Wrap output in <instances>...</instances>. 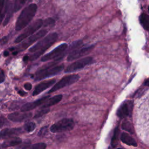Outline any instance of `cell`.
I'll return each mask as SVG.
<instances>
[{"label": "cell", "mask_w": 149, "mask_h": 149, "mask_svg": "<svg viewBox=\"0 0 149 149\" xmlns=\"http://www.w3.org/2000/svg\"><path fill=\"white\" fill-rule=\"evenodd\" d=\"M22 143V140L19 137H12L9 140L5 141L2 144V146L3 148L8 147H12L16 146Z\"/></svg>", "instance_id": "ffe728a7"}, {"label": "cell", "mask_w": 149, "mask_h": 149, "mask_svg": "<svg viewBox=\"0 0 149 149\" xmlns=\"http://www.w3.org/2000/svg\"><path fill=\"white\" fill-rule=\"evenodd\" d=\"M116 149H122V148H116Z\"/></svg>", "instance_id": "ab89813d"}, {"label": "cell", "mask_w": 149, "mask_h": 149, "mask_svg": "<svg viewBox=\"0 0 149 149\" xmlns=\"http://www.w3.org/2000/svg\"><path fill=\"white\" fill-rule=\"evenodd\" d=\"M31 116H32L31 112H15L9 114L8 118L11 121L16 122H20L30 119V118H31Z\"/></svg>", "instance_id": "4fadbf2b"}, {"label": "cell", "mask_w": 149, "mask_h": 149, "mask_svg": "<svg viewBox=\"0 0 149 149\" xmlns=\"http://www.w3.org/2000/svg\"><path fill=\"white\" fill-rule=\"evenodd\" d=\"M94 45L81 47L69 53L66 58V60L67 61H72L79 59L82 56L89 54L94 48Z\"/></svg>", "instance_id": "8fae6325"}, {"label": "cell", "mask_w": 149, "mask_h": 149, "mask_svg": "<svg viewBox=\"0 0 149 149\" xmlns=\"http://www.w3.org/2000/svg\"><path fill=\"white\" fill-rule=\"evenodd\" d=\"M62 94H58L52 97L51 98H49L48 100L45 102L44 104L41 106V108H50L51 107L59 103L62 99Z\"/></svg>", "instance_id": "2e32d148"}, {"label": "cell", "mask_w": 149, "mask_h": 149, "mask_svg": "<svg viewBox=\"0 0 149 149\" xmlns=\"http://www.w3.org/2000/svg\"><path fill=\"white\" fill-rule=\"evenodd\" d=\"M64 69V65L63 64L60 65H56L54 67L48 68L45 70L38 69L34 75V79L35 81H40L42 79L48 78L61 72Z\"/></svg>", "instance_id": "277c9868"}, {"label": "cell", "mask_w": 149, "mask_h": 149, "mask_svg": "<svg viewBox=\"0 0 149 149\" xmlns=\"http://www.w3.org/2000/svg\"><path fill=\"white\" fill-rule=\"evenodd\" d=\"M43 26V20L38 19L29 25L24 31L15 39V43H19L32 36Z\"/></svg>", "instance_id": "3957f363"}, {"label": "cell", "mask_w": 149, "mask_h": 149, "mask_svg": "<svg viewBox=\"0 0 149 149\" xmlns=\"http://www.w3.org/2000/svg\"><path fill=\"white\" fill-rule=\"evenodd\" d=\"M47 146L44 143H38L24 147L22 149H46Z\"/></svg>", "instance_id": "603a6c76"}, {"label": "cell", "mask_w": 149, "mask_h": 149, "mask_svg": "<svg viewBox=\"0 0 149 149\" xmlns=\"http://www.w3.org/2000/svg\"><path fill=\"white\" fill-rule=\"evenodd\" d=\"M29 56H27V55H25L24 57H23V61L24 62H26L29 60Z\"/></svg>", "instance_id": "d590c367"}, {"label": "cell", "mask_w": 149, "mask_h": 149, "mask_svg": "<svg viewBox=\"0 0 149 149\" xmlns=\"http://www.w3.org/2000/svg\"><path fill=\"white\" fill-rule=\"evenodd\" d=\"M13 4L12 3V1H7L5 3V8H6V16L5 19V20L3 22V26H6L9 21L10 20V17H12L13 12Z\"/></svg>", "instance_id": "e0dca14e"}, {"label": "cell", "mask_w": 149, "mask_h": 149, "mask_svg": "<svg viewBox=\"0 0 149 149\" xmlns=\"http://www.w3.org/2000/svg\"><path fill=\"white\" fill-rule=\"evenodd\" d=\"M7 42V39H6V37L4 38H2L0 40V44L2 45V44H4L5 43H6Z\"/></svg>", "instance_id": "836d02e7"}, {"label": "cell", "mask_w": 149, "mask_h": 149, "mask_svg": "<svg viewBox=\"0 0 149 149\" xmlns=\"http://www.w3.org/2000/svg\"><path fill=\"white\" fill-rule=\"evenodd\" d=\"M49 97H50V95H47V96L43 97L41 98H39L34 101L27 102L22 105L20 110L22 112H29L32 109H35L36 108L38 107L39 106H41V105L44 104Z\"/></svg>", "instance_id": "7c38bea8"}, {"label": "cell", "mask_w": 149, "mask_h": 149, "mask_svg": "<svg viewBox=\"0 0 149 149\" xmlns=\"http://www.w3.org/2000/svg\"><path fill=\"white\" fill-rule=\"evenodd\" d=\"M55 82H56L55 79H51L48 80H44L40 83L39 84L36 86L34 90L32 93V95L33 96H36L40 94L41 92L49 88L52 86H54Z\"/></svg>", "instance_id": "5bb4252c"}, {"label": "cell", "mask_w": 149, "mask_h": 149, "mask_svg": "<svg viewBox=\"0 0 149 149\" xmlns=\"http://www.w3.org/2000/svg\"><path fill=\"white\" fill-rule=\"evenodd\" d=\"M144 85L145 86H147V87L148 86V79H146V80L145 82L144 83Z\"/></svg>", "instance_id": "8d00e7d4"}, {"label": "cell", "mask_w": 149, "mask_h": 149, "mask_svg": "<svg viewBox=\"0 0 149 149\" xmlns=\"http://www.w3.org/2000/svg\"><path fill=\"white\" fill-rule=\"evenodd\" d=\"M55 20L52 18H48L46 19L45 20H43V26L46 27V26H52L55 24Z\"/></svg>", "instance_id": "83f0119b"}, {"label": "cell", "mask_w": 149, "mask_h": 149, "mask_svg": "<svg viewBox=\"0 0 149 149\" xmlns=\"http://www.w3.org/2000/svg\"><path fill=\"white\" fill-rule=\"evenodd\" d=\"M121 127L123 130L131 134H133L134 132V129L133 125L128 120H124L121 125Z\"/></svg>", "instance_id": "44dd1931"}, {"label": "cell", "mask_w": 149, "mask_h": 149, "mask_svg": "<svg viewBox=\"0 0 149 149\" xmlns=\"http://www.w3.org/2000/svg\"><path fill=\"white\" fill-rule=\"evenodd\" d=\"M5 73L3 70L0 69V84L5 80Z\"/></svg>", "instance_id": "1f68e13d"}, {"label": "cell", "mask_w": 149, "mask_h": 149, "mask_svg": "<svg viewBox=\"0 0 149 149\" xmlns=\"http://www.w3.org/2000/svg\"><path fill=\"white\" fill-rule=\"evenodd\" d=\"M133 108V101L126 100L123 101L119 107L116 111V115L120 119H124L130 116Z\"/></svg>", "instance_id": "30bf717a"}, {"label": "cell", "mask_w": 149, "mask_h": 149, "mask_svg": "<svg viewBox=\"0 0 149 149\" xmlns=\"http://www.w3.org/2000/svg\"><path fill=\"white\" fill-rule=\"evenodd\" d=\"M139 22L143 29L146 31H148L149 28L148 15L145 13H142L139 16Z\"/></svg>", "instance_id": "d6986e66"}, {"label": "cell", "mask_w": 149, "mask_h": 149, "mask_svg": "<svg viewBox=\"0 0 149 149\" xmlns=\"http://www.w3.org/2000/svg\"><path fill=\"white\" fill-rule=\"evenodd\" d=\"M26 1L24 0H16L14 2L13 8V12H16L18 11L22 6L23 5L26 3Z\"/></svg>", "instance_id": "484cf974"}, {"label": "cell", "mask_w": 149, "mask_h": 149, "mask_svg": "<svg viewBox=\"0 0 149 149\" xmlns=\"http://www.w3.org/2000/svg\"><path fill=\"white\" fill-rule=\"evenodd\" d=\"M80 79V76L77 74H69L63 77L58 82L55 84L50 90L48 92V94L52 93L54 91H58L65 87L71 85L76 81H77Z\"/></svg>", "instance_id": "8992f818"}, {"label": "cell", "mask_w": 149, "mask_h": 149, "mask_svg": "<svg viewBox=\"0 0 149 149\" xmlns=\"http://www.w3.org/2000/svg\"><path fill=\"white\" fill-rule=\"evenodd\" d=\"M36 123L33 122H27L24 126V130L27 132H29V133H30L33 131L34 130V129H36Z\"/></svg>", "instance_id": "4316f807"}, {"label": "cell", "mask_w": 149, "mask_h": 149, "mask_svg": "<svg viewBox=\"0 0 149 149\" xmlns=\"http://www.w3.org/2000/svg\"><path fill=\"white\" fill-rule=\"evenodd\" d=\"M0 149H3V147L2 146V144H0Z\"/></svg>", "instance_id": "f35d334b"}, {"label": "cell", "mask_w": 149, "mask_h": 149, "mask_svg": "<svg viewBox=\"0 0 149 149\" xmlns=\"http://www.w3.org/2000/svg\"><path fill=\"white\" fill-rule=\"evenodd\" d=\"M18 93H19V94L21 96H24V95H25L26 94V93L24 91H22V90H19V91H18Z\"/></svg>", "instance_id": "e575fe53"}, {"label": "cell", "mask_w": 149, "mask_h": 149, "mask_svg": "<svg viewBox=\"0 0 149 149\" xmlns=\"http://www.w3.org/2000/svg\"><path fill=\"white\" fill-rule=\"evenodd\" d=\"M5 1H0V24L2 23L6 13Z\"/></svg>", "instance_id": "d4e9b609"}, {"label": "cell", "mask_w": 149, "mask_h": 149, "mask_svg": "<svg viewBox=\"0 0 149 149\" xmlns=\"http://www.w3.org/2000/svg\"><path fill=\"white\" fill-rule=\"evenodd\" d=\"M50 111V108H40L38 111L36 112L34 116V118H38L42 116L43 115L48 113Z\"/></svg>", "instance_id": "cb8c5ba5"}, {"label": "cell", "mask_w": 149, "mask_h": 149, "mask_svg": "<svg viewBox=\"0 0 149 149\" xmlns=\"http://www.w3.org/2000/svg\"><path fill=\"white\" fill-rule=\"evenodd\" d=\"M47 33H48L47 30L42 29V30H40V31H37V33H34L32 36H30L29 37H28L27 38L24 40V41L17 47V51H16V52H18L19 51H23V50L26 49L30 45H31L32 44H33L37 40L44 37L47 34Z\"/></svg>", "instance_id": "ba28073f"}, {"label": "cell", "mask_w": 149, "mask_h": 149, "mask_svg": "<svg viewBox=\"0 0 149 149\" xmlns=\"http://www.w3.org/2000/svg\"><path fill=\"white\" fill-rule=\"evenodd\" d=\"M24 88L26 90H31L32 88V85L31 83H26L24 84Z\"/></svg>", "instance_id": "d6a6232c"}, {"label": "cell", "mask_w": 149, "mask_h": 149, "mask_svg": "<svg viewBox=\"0 0 149 149\" xmlns=\"http://www.w3.org/2000/svg\"><path fill=\"white\" fill-rule=\"evenodd\" d=\"M22 132L21 128H6L0 132V139L11 138L13 136L19 134Z\"/></svg>", "instance_id": "9a60e30c"}, {"label": "cell", "mask_w": 149, "mask_h": 149, "mask_svg": "<svg viewBox=\"0 0 149 149\" xmlns=\"http://www.w3.org/2000/svg\"><path fill=\"white\" fill-rule=\"evenodd\" d=\"M68 47V45L67 44L62 43L55 48H54L53 50L42 56L41 58V61L42 62H47L50 60L55 59L60 57L61 56L65 55V51L67 49Z\"/></svg>", "instance_id": "9c48e42d"}, {"label": "cell", "mask_w": 149, "mask_h": 149, "mask_svg": "<svg viewBox=\"0 0 149 149\" xmlns=\"http://www.w3.org/2000/svg\"><path fill=\"white\" fill-rule=\"evenodd\" d=\"M48 131V127L47 126H44L41 128L38 132V136H43L46 134Z\"/></svg>", "instance_id": "f546056e"}, {"label": "cell", "mask_w": 149, "mask_h": 149, "mask_svg": "<svg viewBox=\"0 0 149 149\" xmlns=\"http://www.w3.org/2000/svg\"><path fill=\"white\" fill-rule=\"evenodd\" d=\"M58 38V35L56 32L49 33L47 36L43 37L29 49L30 52L33 53L29 57V59L33 61L38 58L56 41Z\"/></svg>", "instance_id": "6da1fadb"}, {"label": "cell", "mask_w": 149, "mask_h": 149, "mask_svg": "<svg viewBox=\"0 0 149 149\" xmlns=\"http://www.w3.org/2000/svg\"><path fill=\"white\" fill-rule=\"evenodd\" d=\"M145 92V89L143 88H139V90H137L134 94L133 95V97H141Z\"/></svg>", "instance_id": "f1b7e54d"}, {"label": "cell", "mask_w": 149, "mask_h": 149, "mask_svg": "<svg viewBox=\"0 0 149 149\" xmlns=\"http://www.w3.org/2000/svg\"><path fill=\"white\" fill-rule=\"evenodd\" d=\"M94 62L93 58L91 56H87L81 58L68 65L64 70L65 73H72L83 69L86 66L91 64Z\"/></svg>", "instance_id": "52a82bcc"}, {"label": "cell", "mask_w": 149, "mask_h": 149, "mask_svg": "<svg viewBox=\"0 0 149 149\" xmlns=\"http://www.w3.org/2000/svg\"><path fill=\"white\" fill-rule=\"evenodd\" d=\"M120 139L123 143L128 146H131L133 147H137V146L136 140L130 135L126 132H123L121 134Z\"/></svg>", "instance_id": "ac0fdd59"}, {"label": "cell", "mask_w": 149, "mask_h": 149, "mask_svg": "<svg viewBox=\"0 0 149 149\" xmlns=\"http://www.w3.org/2000/svg\"><path fill=\"white\" fill-rule=\"evenodd\" d=\"M119 127L117 126L115 127L113 136L111 139V144L112 147H115L118 143V139H119Z\"/></svg>", "instance_id": "7402d4cb"}, {"label": "cell", "mask_w": 149, "mask_h": 149, "mask_svg": "<svg viewBox=\"0 0 149 149\" xmlns=\"http://www.w3.org/2000/svg\"><path fill=\"white\" fill-rule=\"evenodd\" d=\"M9 55V52L8 51H5L4 52H3V55L5 56H8Z\"/></svg>", "instance_id": "74e56055"}, {"label": "cell", "mask_w": 149, "mask_h": 149, "mask_svg": "<svg viewBox=\"0 0 149 149\" xmlns=\"http://www.w3.org/2000/svg\"><path fill=\"white\" fill-rule=\"evenodd\" d=\"M6 119L4 116L0 115V128H1L2 126H3L6 123Z\"/></svg>", "instance_id": "4dcf8cb0"}, {"label": "cell", "mask_w": 149, "mask_h": 149, "mask_svg": "<svg viewBox=\"0 0 149 149\" xmlns=\"http://www.w3.org/2000/svg\"><path fill=\"white\" fill-rule=\"evenodd\" d=\"M37 10L36 3H30L24 8L19 15L15 24L16 31H20L25 28L33 20Z\"/></svg>", "instance_id": "7a4b0ae2"}, {"label": "cell", "mask_w": 149, "mask_h": 149, "mask_svg": "<svg viewBox=\"0 0 149 149\" xmlns=\"http://www.w3.org/2000/svg\"><path fill=\"white\" fill-rule=\"evenodd\" d=\"M74 126V123L72 119L63 118L53 124L50 130L52 133H62L71 130Z\"/></svg>", "instance_id": "5b68a950"}]
</instances>
